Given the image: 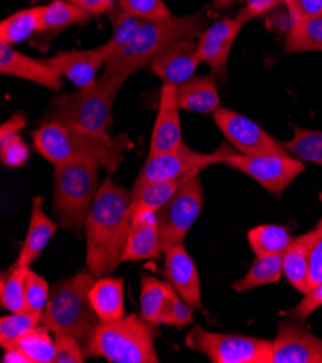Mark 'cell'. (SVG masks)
Returning a JSON list of instances; mask_svg holds the SVG:
<instances>
[{"label": "cell", "instance_id": "obj_37", "mask_svg": "<svg viewBox=\"0 0 322 363\" xmlns=\"http://www.w3.org/2000/svg\"><path fill=\"white\" fill-rule=\"evenodd\" d=\"M50 296H51V288L47 279L29 268L25 278L26 310L32 313L35 317L42 320V314L50 301Z\"/></svg>", "mask_w": 322, "mask_h": 363}, {"label": "cell", "instance_id": "obj_5", "mask_svg": "<svg viewBox=\"0 0 322 363\" xmlns=\"http://www.w3.org/2000/svg\"><path fill=\"white\" fill-rule=\"evenodd\" d=\"M96 279L97 277L87 269L58 281L51 288L50 301L41 320V324L47 325L54 335L77 337L83 349L100 324L90 301Z\"/></svg>", "mask_w": 322, "mask_h": 363}, {"label": "cell", "instance_id": "obj_44", "mask_svg": "<svg viewBox=\"0 0 322 363\" xmlns=\"http://www.w3.org/2000/svg\"><path fill=\"white\" fill-rule=\"evenodd\" d=\"M318 230V229H316ZM322 281V230H318V235L314 240L309 255V289Z\"/></svg>", "mask_w": 322, "mask_h": 363}, {"label": "cell", "instance_id": "obj_14", "mask_svg": "<svg viewBox=\"0 0 322 363\" xmlns=\"http://www.w3.org/2000/svg\"><path fill=\"white\" fill-rule=\"evenodd\" d=\"M112 60V51L107 43L90 50L62 51L54 57L45 58L59 74L73 83L77 89H84L94 84L98 72L105 68Z\"/></svg>", "mask_w": 322, "mask_h": 363}, {"label": "cell", "instance_id": "obj_45", "mask_svg": "<svg viewBox=\"0 0 322 363\" xmlns=\"http://www.w3.org/2000/svg\"><path fill=\"white\" fill-rule=\"evenodd\" d=\"M67 2L77 5L96 16L107 15L117 6V0H67Z\"/></svg>", "mask_w": 322, "mask_h": 363}, {"label": "cell", "instance_id": "obj_48", "mask_svg": "<svg viewBox=\"0 0 322 363\" xmlns=\"http://www.w3.org/2000/svg\"><path fill=\"white\" fill-rule=\"evenodd\" d=\"M4 363H32L25 352L15 346L5 347V354L2 357Z\"/></svg>", "mask_w": 322, "mask_h": 363}, {"label": "cell", "instance_id": "obj_42", "mask_svg": "<svg viewBox=\"0 0 322 363\" xmlns=\"http://www.w3.org/2000/svg\"><path fill=\"white\" fill-rule=\"evenodd\" d=\"M280 5H284V0H247L234 18L246 25L247 22L263 16L265 13L276 9Z\"/></svg>", "mask_w": 322, "mask_h": 363}, {"label": "cell", "instance_id": "obj_16", "mask_svg": "<svg viewBox=\"0 0 322 363\" xmlns=\"http://www.w3.org/2000/svg\"><path fill=\"white\" fill-rule=\"evenodd\" d=\"M176 86L163 84L159 94V107L151 136L148 158L176 150L184 143Z\"/></svg>", "mask_w": 322, "mask_h": 363}, {"label": "cell", "instance_id": "obj_49", "mask_svg": "<svg viewBox=\"0 0 322 363\" xmlns=\"http://www.w3.org/2000/svg\"><path fill=\"white\" fill-rule=\"evenodd\" d=\"M233 2L234 0H212V6L222 11V9H227Z\"/></svg>", "mask_w": 322, "mask_h": 363}, {"label": "cell", "instance_id": "obj_13", "mask_svg": "<svg viewBox=\"0 0 322 363\" xmlns=\"http://www.w3.org/2000/svg\"><path fill=\"white\" fill-rule=\"evenodd\" d=\"M272 363H322V339L306 330L299 320L279 323Z\"/></svg>", "mask_w": 322, "mask_h": 363}, {"label": "cell", "instance_id": "obj_43", "mask_svg": "<svg viewBox=\"0 0 322 363\" xmlns=\"http://www.w3.org/2000/svg\"><path fill=\"white\" fill-rule=\"evenodd\" d=\"M284 5L292 21L322 18V0H289Z\"/></svg>", "mask_w": 322, "mask_h": 363}, {"label": "cell", "instance_id": "obj_40", "mask_svg": "<svg viewBox=\"0 0 322 363\" xmlns=\"http://www.w3.org/2000/svg\"><path fill=\"white\" fill-rule=\"evenodd\" d=\"M86 354L81 342L71 335H55L54 363H84Z\"/></svg>", "mask_w": 322, "mask_h": 363}, {"label": "cell", "instance_id": "obj_7", "mask_svg": "<svg viewBox=\"0 0 322 363\" xmlns=\"http://www.w3.org/2000/svg\"><path fill=\"white\" fill-rule=\"evenodd\" d=\"M100 169L96 162L54 164L52 210L61 228H84L100 190Z\"/></svg>", "mask_w": 322, "mask_h": 363}, {"label": "cell", "instance_id": "obj_47", "mask_svg": "<svg viewBox=\"0 0 322 363\" xmlns=\"http://www.w3.org/2000/svg\"><path fill=\"white\" fill-rule=\"evenodd\" d=\"M26 128V119L23 113H16L9 118L5 123L0 126V142H4L15 135H19L22 129Z\"/></svg>", "mask_w": 322, "mask_h": 363}, {"label": "cell", "instance_id": "obj_28", "mask_svg": "<svg viewBox=\"0 0 322 363\" xmlns=\"http://www.w3.org/2000/svg\"><path fill=\"white\" fill-rule=\"evenodd\" d=\"M284 54L322 51V18L294 21L284 36Z\"/></svg>", "mask_w": 322, "mask_h": 363}, {"label": "cell", "instance_id": "obj_15", "mask_svg": "<svg viewBox=\"0 0 322 363\" xmlns=\"http://www.w3.org/2000/svg\"><path fill=\"white\" fill-rule=\"evenodd\" d=\"M243 26L236 18H224L207 26L197 38L200 60L216 79H226L230 52Z\"/></svg>", "mask_w": 322, "mask_h": 363}, {"label": "cell", "instance_id": "obj_10", "mask_svg": "<svg viewBox=\"0 0 322 363\" xmlns=\"http://www.w3.org/2000/svg\"><path fill=\"white\" fill-rule=\"evenodd\" d=\"M234 154L237 152L227 147H222L217 151L207 154L197 152L183 143L181 147L169 152H163L151 158L146 157V162L142 167L132 191L139 190L142 186L148 183H154V181H168L191 174H200L202 169L211 165L224 164Z\"/></svg>", "mask_w": 322, "mask_h": 363}, {"label": "cell", "instance_id": "obj_51", "mask_svg": "<svg viewBox=\"0 0 322 363\" xmlns=\"http://www.w3.org/2000/svg\"><path fill=\"white\" fill-rule=\"evenodd\" d=\"M240 2H244V4H246V2H247V0H240Z\"/></svg>", "mask_w": 322, "mask_h": 363}, {"label": "cell", "instance_id": "obj_8", "mask_svg": "<svg viewBox=\"0 0 322 363\" xmlns=\"http://www.w3.org/2000/svg\"><path fill=\"white\" fill-rule=\"evenodd\" d=\"M185 345L212 363H272L273 340L244 335H226L194 325Z\"/></svg>", "mask_w": 322, "mask_h": 363}, {"label": "cell", "instance_id": "obj_35", "mask_svg": "<svg viewBox=\"0 0 322 363\" xmlns=\"http://www.w3.org/2000/svg\"><path fill=\"white\" fill-rule=\"evenodd\" d=\"M107 16L110 18L112 26H113L112 38L107 41V44L110 47L112 60H113L117 55H120L132 44L134 35L137 33L143 21L123 12L119 6L113 8L109 13H107Z\"/></svg>", "mask_w": 322, "mask_h": 363}, {"label": "cell", "instance_id": "obj_4", "mask_svg": "<svg viewBox=\"0 0 322 363\" xmlns=\"http://www.w3.org/2000/svg\"><path fill=\"white\" fill-rule=\"evenodd\" d=\"M126 80L123 76L101 77L88 87L52 97L47 107L45 122H57L98 136L110 135L113 104Z\"/></svg>", "mask_w": 322, "mask_h": 363}, {"label": "cell", "instance_id": "obj_32", "mask_svg": "<svg viewBox=\"0 0 322 363\" xmlns=\"http://www.w3.org/2000/svg\"><path fill=\"white\" fill-rule=\"evenodd\" d=\"M29 268L13 264L0 279V303L9 313H21L26 310L25 278Z\"/></svg>", "mask_w": 322, "mask_h": 363}, {"label": "cell", "instance_id": "obj_9", "mask_svg": "<svg viewBox=\"0 0 322 363\" xmlns=\"http://www.w3.org/2000/svg\"><path fill=\"white\" fill-rule=\"evenodd\" d=\"M204 200L200 174H194L156 213L162 253L175 245L184 243L188 232L198 220Z\"/></svg>", "mask_w": 322, "mask_h": 363}, {"label": "cell", "instance_id": "obj_36", "mask_svg": "<svg viewBox=\"0 0 322 363\" xmlns=\"http://www.w3.org/2000/svg\"><path fill=\"white\" fill-rule=\"evenodd\" d=\"M41 324V320L29 311L11 313L0 318V346L6 347Z\"/></svg>", "mask_w": 322, "mask_h": 363}, {"label": "cell", "instance_id": "obj_30", "mask_svg": "<svg viewBox=\"0 0 322 363\" xmlns=\"http://www.w3.org/2000/svg\"><path fill=\"white\" fill-rule=\"evenodd\" d=\"M291 230L280 225H260L255 229H250L247 240L256 257L276 255V253L286 252L294 242Z\"/></svg>", "mask_w": 322, "mask_h": 363}, {"label": "cell", "instance_id": "obj_34", "mask_svg": "<svg viewBox=\"0 0 322 363\" xmlns=\"http://www.w3.org/2000/svg\"><path fill=\"white\" fill-rule=\"evenodd\" d=\"M171 289L172 285L168 281L143 277L140 284V315L149 323L159 325L161 307Z\"/></svg>", "mask_w": 322, "mask_h": 363}, {"label": "cell", "instance_id": "obj_12", "mask_svg": "<svg viewBox=\"0 0 322 363\" xmlns=\"http://www.w3.org/2000/svg\"><path fill=\"white\" fill-rule=\"evenodd\" d=\"M224 165L252 177L265 190L275 196H280L305 171L302 161L289 155L248 157L237 152Z\"/></svg>", "mask_w": 322, "mask_h": 363}, {"label": "cell", "instance_id": "obj_33", "mask_svg": "<svg viewBox=\"0 0 322 363\" xmlns=\"http://www.w3.org/2000/svg\"><path fill=\"white\" fill-rule=\"evenodd\" d=\"M283 147L302 162L322 167V130L295 126L292 139L283 142Z\"/></svg>", "mask_w": 322, "mask_h": 363}, {"label": "cell", "instance_id": "obj_6", "mask_svg": "<svg viewBox=\"0 0 322 363\" xmlns=\"http://www.w3.org/2000/svg\"><path fill=\"white\" fill-rule=\"evenodd\" d=\"M156 336V325L137 314L100 321L84 346V354L110 363H158Z\"/></svg>", "mask_w": 322, "mask_h": 363}, {"label": "cell", "instance_id": "obj_39", "mask_svg": "<svg viewBox=\"0 0 322 363\" xmlns=\"http://www.w3.org/2000/svg\"><path fill=\"white\" fill-rule=\"evenodd\" d=\"M0 160L6 168L16 169L23 167L29 160V147L21 135H15L0 142Z\"/></svg>", "mask_w": 322, "mask_h": 363}, {"label": "cell", "instance_id": "obj_24", "mask_svg": "<svg viewBox=\"0 0 322 363\" xmlns=\"http://www.w3.org/2000/svg\"><path fill=\"white\" fill-rule=\"evenodd\" d=\"M318 230L314 229L299 238H295L291 246L283 253V275L297 291L306 294L309 291V255Z\"/></svg>", "mask_w": 322, "mask_h": 363}, {"label": "cell", "instance_id": "obj_1", "mask_svg": "<svg viewBox=\"0 0 322 363\" xmlns=\"http://www.w3.org/2000/svg\"><path fill=\"white\" fill-rule=\"evenodd\" d=\"M132 225V191L107 175L87 216L86 262L97 278L112 275L122 264Z\"/></svg>", "mask_w": 322, "mask_h": 363}, {"label": "cell", "instance_id": "obj_31", "mask_svg": "<svg viewBox=\"0 0 322 363\" xmlns=\"http://www.w3.org/2000/svg\"><path fill=\"white\" fill-rule=\"evenodd\" d=\"M51 330L44 324L28 332L25 336L11 343L26 353L32 363H54L55 359V339L51 336ZM6 346V347H9ZM5 349V347H4Z\"/></svg>", "mask_w": 322, "mask_h": 363}, {"label": "cell", "instance_id": "obj_25", "mask_svg": "<svg viewBox=\"0 0 322 363\" xmlns=\"http://www.w3.org/2000/svg\"><path fill=\"white\" fill-rule=\"evenodd\" d=\"M91 306L100 321L125 317V281L115 277H98L90 291Z\"/></svg>", "mask_w": 322, "mask_h": 363}, {"label": "cell", "instance_id": "obj_27", "mask_svg": "<svg viewBox=\"0 0 322 363\" xmlns=\"http://www.w3.org/2000/svg\"><path fill=\"white\" fill-rule=\"evenodd\" d=\"M44 13V5L21 9L0 23V44L16 45L30 41L37 35Z\"/></svg>", "mask_w": 322, "mask_h": 363}, {"label": "cell", "instance_id": "obj_18", "mask_svg": "<svg viewBox=\"0 0 322 363\" xmlns=\"http://www.w3.org/2000/svg\"><path fill=\"white\" fill-rule=\"evenodd\" d=\"M163 255V274L166 281L183 300H185L194 308H202L200 274L184 243L166 249Z\"/></svg>", "mask_w": 322, "mask_h": 363}, {"label": "cell", "instance_id": "obj_22", "mask_svg": "<svg viewBox=\"0 0 322 363\" xmlns=\"http://www.w3.org/2000/svg\"><path fill=\"white\" fill-rule=\"evenodd\" d=\"M57 232V223H54L44 211V199L35 197L30 208V220L26 232L23 246L15 264L30 268V265L40 258L51 239Z\"/></svg>", "mask_w": 322, "mask_h": 363}, {"label": "cell", "instance_id": "obj_50", "mask_svg": "<svg viewBox=\"0 0 322 363\" xmlns=\"http://www.w3.org/2000/svg\"><path fill=\"white\" fill-rule=\"evenodd\" d=\"M315 229H318V230H322V217H321V219H319V222L316 223Z\"/></svg>", "mask_w": 322, "mask_h": 363}, {"label": "cell", "instance_id": "obj_26", "mask_svg": "<svg viewBox=\"0 0 322 363\" xmlns=\"http://www.w3.org/2000/svg\"><path fill=\"white\" fill-rule=\"evenodd\" d=\"M191 175L168 181H154V183H148L139 190L132 191V217L137 214L158 213Z\"/></svg>", "mask_w": 322, "mask_h": 363}, {"label": "cell", "instance_id": "obj_38", "mask_svg": "<svg viewBox=\"0 0 322 363\" xmlns=\"http://www.w3.org/2000/svg\"><path fill=\"white\" fill-rule=\"evenodd\" d=\"M117 6L142 21H161L172 16L165 0H117Z\"/></svg>", "mask_w": 322, "mask_h": 363}, {"label": "cell", "instance_id": "obj_41", "mask_svg": "<svg viewBox=\"0 0 322 363\" xmlns=\"http://www.w3.org/2000/svg\"><path fill=\"white\" fill-rule=\"evenodd\" d=\"M319 307H322V281L314 285L306 294H304L301 303L291 308L288 314H291L294 318L299 321H305Z\"/></svg>", "mask_w": 322, "mask_h": 363}, {"label": "cell", "instance_id": "obj_17", "mask_svg": "<svg viewBox=\"0 0 322 363\" xmlns=\"http://www.w3.org/2000/svg\"><path fill=\"white\" fill-rule=\"evenodd\" d=\"M0 72L5 76L26 80L58 91L62 89V76L45 60H37L15 50L12 45L0 44Z\"/></svg>", "mask_w": 322, "mask_h": 363}, {"label": "cell", "instance_id": "obj_11", "mask_svg": "<svg viewBox=\"0 0 322 363\" xmlns=\"http://www.w3.org/2000/svg\"><path fill=\"white\" fill-rule=\"evenodd\" d=\"M212 121L241 155H289L283 143L270 136L262 126L230 108L220 106L212 113Z\"/></svg>", "mask_w": 322, "mask_h": 363}, {"label": "cell", "instance_id": "obj_21", "mask_svg": "<svg viewBox=\"0 0 322 363\" xmlns=\"http://www.w3.org/2000/svg\"><path fill=\"white\" fill-rule=\"evenodd\" d=\"M161 253L162 249L156 213L133 216L122 262H140L155 259Z\"/></svg>", "mask_w": 322, "mask_h": 363}, {"label": "cell", "instance_id": "obj_3", "mask_svg": "<svg viewBox=\"0 0 322 363\" xmlns=\"http://www.w3.org/2000/svg\"><path fill=\"white\" fill-rule=\"evenodd\" d=\"M208 15L204 11L169 16L161 21H143L132 44L116 58L107 62L101 77L123 76L129 79L133 72L149 64L168 47L184 40H195L207 28Z\"/></svg>", "mask_w": 322, "mask_h": 363}, {"label": "cell", "instance_id": "obj_52", "mask_svg": "<svg viewBox=\"0 0 322 363\" xmlns=\"http://www.w3.org/2000/svg\"><path fill=\"white\" fill-rule=\"evenodd\" d=\"M286 2H289V0H284V4H286Z\"/></svg>", "mask_w": 322, "mask_h": 363}, {"label": "cell", "instance_id": "obj_46", "mask_svg": "<svg viewBox=\"0 0 322 363\" xmlns=\"http://www.w3.org/2000/svg\"><path fill=\"white\" fill-rule=\"evenodd\" d=\"M192 313H194V307L180 297L175 304V310H173L169 325H175V328H184V325L192 324Z\"/></svg>", "mask_w": 322, "mask_h": 363}, {"label": "cell", "instance_id": "obj_20", "mask_svg": "<svg viewBox=\"0 0 322 363\" xmlns=\"http://www.w3.org/2000/svg\"><path fill=\"white\" fill-rule=\"evenodd\" d=\"M94 18L96 15L67 2V0H52L51 4L44 5L41 26L37 35L30 40V44L41 51H47L61 32L71 26L86 25Z\"/></svg>", "mask_w": 322, "mask_h": 363}, {"label": "cell", "instance_id": "obj_29", "mask_svg": "<svg viewBox=\"0 0 322 363\" xmlns=\"http://www.w3.org/2000/svg\"><path fill=\"white\" fill-rule=\"evenodd\" d=\"M283 275V255L276 253V255H266V257H256L255 262L250 267L247 274L236 281L231 288L237 293L252 291V289L276 284L280 281Z\"/></svg>", "mask_w": 322, "mask_h": 363}, {"label": "cell", "instance_id": "obj_2", "mask_svg": "<svg viewBox=\"0 0 322 363\" xmlns=\"http://www.w3.org/2000/svg\"><path fill=\"white\" fill-rule=\"evenodd\" d=\"M37 152L52 164L96 162L107 174L117 172L132 148L127 135H91L57 122H44L32 133Z\"/></svg>", "mask_w": 322, "mask_h": 363}, {"label": "cell", "instance_id": "obj_23", "mask_svg": "<svg viewBox=\"0 0 322 363\" xmlns=\"http://www.w3.org/2000/svg\"><path fill=\"white\" fill-rule=\"evenodd\" d=\"M176 100L181 111L200 115L214 113L222 106L214 76H194L176 87Z\"/></svg>", "mask_w": 322, "mask_h": 363}, {"label": "cell", "instance_id": "obj_19", "mask_svg": "<svg viewBox=\"0 0 322 363\" xmlns=\"http://www.w3.org/2000/svg\"><path fill=\"white\" fill-rule=\"evenodd\" d=\"M200 64L197 41L184 40L162 51L149 64V69L163 82V84L178 87L194 77Z\"/></svg>", "mask_w": 322, "mask_h": 363}]
</instances>
